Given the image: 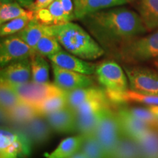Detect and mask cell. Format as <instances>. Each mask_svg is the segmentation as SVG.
Returning <instances> with one entry per match:
<instances>
[{
    "mask_svg": "<svg viewBox=\"0 0 158 158\" xmlns=\"http://www.w3.org/2000/svg\"><path fill=\"white\" fill-rule=\"evenodd\" d=\"M5 118L15 124H21L39 115L34 106L21 102L6 113H2Z\"/></svg>",
    "mask_w": 158,
    "mask_h": 158,
    "instance_id": "23",
    "label": "cell"
},
{
    "mask_svg": "<svg viewBox=\"0 0 158 158\" xmlns=\"http://www.w3.org/2000/svg\"><path fill=\"white\" fill-rule=\"evenodd\" d=\"M51 62L54 63L60 68L72 70L79 73L91 76L95 73L96 64L86 62L84 59L74 56L67 51L62 50L54 55L48 56Z\"/></svg>",
    "mask_w": 158,
    "mask_h": 158,
    "instance_id": "12",
    "label": "cell"
},
{
    "mask_svg": "<svg viewBox=\"0 0 158 158\" xmlns=\"http://www.w3.org/2000/svg\"><path fill=\"white\" fill-rule=\"evenodd\" d=\"M138 11L148 31L158 29V0H141Z\"/></svg>",
    "mask_w": 158,
    "mask_h": 158,
    "instance_id": "21",
    "label": "cell"
},
{
    "mask_svg": "<svg viewBox=\"0 0 158 158\" xmlns=\"http://www.w3.org/2000/svg\"><path fill=\"white\" fill-rule=\"evenodd\" d=\"M136 141L140 158H158V128H150Z\"/></svg>",
    "mask_w": 158,
    "mask_h": 158,
    "instance_id": "20",
    "label": "cell"
},
{
    "mask_svg": "<svg viewBox=\"0 0 158 158\" xmlns=\"http://www.w3.org/2000/svg\"><path fill=\"white\" fill-rule=\"evenodd\" d=\"M19 125L21 127L19 130L30 139L31 143L37 144L48 141L53 130L45 116L41 115L35 116L29 121Z\"/></svg>",
    "mask_w": 158,
    "mask_h": 158,
    "instance_id": "16",
    "label": "cell"
},
{
    "mask_svg": "<svg viewBox=\"0 0 158 158\" xmlns=\"http://www.w3.org/2000/svg\"><path fill=\"white\" fill-rule=\"evenodd\" d=\"M0 81L10 85L27 83L31 78L30 58L12 62L2 68Z\"/></svg>",
    "mask_w": 158,
    "mask_h": 158,
    "instance_id": "11",
    "label": "cell"
},
{
    "mask_svg": "<svg viewBox=\"0 0 158 158\" xmlns=\"http://www.w3.org/2000/svg\"><path fill=\"white\" fill-rule=\"evenodd\" d=\"M63 11L69 22L76 19L74 13V4L73 0H60Z\"/></svg>",
    "mask_w": 158,
    "mask_h": 158,
    "instance_id": "36",
    "label": "cell"
},
{
    "mask_svg": "<svg viewBox=\"0 0 158 158\" xmlns=\"http://www.w3.org/2000/svg\"><path fill=\"white\" fill-rule=\"evenodd\" d=\"M49 125L58 133H73L77 132V116L74 110L68 106L62 109L45 116Z\"/></svg>",
    "mask_w": 158,
    "mask_h": 158,
    "instance_id": "13",
    "label": "cell"
},
{
    "mask_svg": "<svg viewBox=\"0 0 158 158\" xmlns=\"http://www.w3.org/2000/svg\"><path fill=\"white\" fill-rule=\"evenodd\" d=\"M122 135L138 141L150 128H152L131 115L127 108H119L116 112Z\"/></svg>",
    "mask_w": 158,
    "mask_h": 158,
    "instance_id": "14",
    "label": "cell"
},
{
    "mask_svg": "<svg viewBox=\"0 0 158 158\" xmlns=\"http://www.w3.org/2000/svg\"><path fill=\"white\" fill-rule=\"evenodd\" d=\"M47 31L56 37L68 52L84 60H94L106 53L90 33L77 23L47 26Z\"/></svg>",
    "mask_w": 158,
    "mask_h": 158,
    "instance_id": "2",
    "label": "cell"
},
{
    "mask_svg": "<svg viewBox=\"0 0 158 158\" xmlns=\"http://www.w3.org/2000/svg\"><path fill=\"white\" fill-rule=\"evenodd\" d=\"M47 7L50 10L53 19H54V25L53 26L64 24V23L69 22L65 16L64 11H63L60 0H54Z\"/></svg>",
    "mask_w": 158,
    "mask_h": 158,
    "instance_id": "34",
    "label": "cell"
},
{
    "mask_svg": "<svg viewBox=\"0 0 158 158\" xmlns=\"http://www.w3.org/2000/svg\"><path fill=\"white\" fill-rule=\"evenodd\" d=\"M153 64H154V66L155 67V68L157 69V72H158V57H157V58L154 59V60H153Z\"/></svg>",
    "mask_w": 158,
    "mask_h": 158,
    "instance_id": "41",
    "label": "cell"
},
{
    "mask_svg": "<svg viewBox=\"0 0 158 158\" xmlns=\"http://www.w3.org/2000/svg\"><path fill=\"white\" fill-rule=\"evenodd\" d=\"M149 109L151 110L152 113L155 116V117L157 118L158 121V106H149Z\"/></svg>",
    "mask_w": 158,
    "mask_h": 158,
    "instance_id": "39",
    "label": "cell"
},
{
    "mask_svg": "<svg viewBox=\"0 0 158 158\" xmlns=\"http://www.w3.org/2000/svg\"><path fill=\"white\" fill-rule=\"evenodd\" d=\"M95 74L99 83L106 91L124 92L128 90L127 75L115 61L106 60L96 64Z\"/></svg>",
    "mask_w": 158,
    "mask_h": 158,
    "instance_id": "6",
    "label": "cell"
},
{
    "mask_svg": "<svg viewBox=\"0 0 158 158\" xmlns=\"http://www.w3.org/2000/svg\"><path fill=\"white\" fill-rule=\"evenodd\" d=\"M128 112L138 119L145 122L150 127L158 128V121L149 108H127Z\"/></svg>",
    "mask_w": 158,
    "mask_h": 158,
    "instance_id": "33",
    "label": "cell"
},
{
    "mask_svg": "<svg viewBox=\"0 0 158 158\" xmlns=\"http://www.w3.org/2000/svg\"><path fill=\"white\" fill-rule=\"evenodd\" d=\"M106 95L110 101L115 103L133 102L145 104L147 106H158V95L143 94L133 90H127L124 92H113L106 91Z\"/></svg>",
    "mask_w": 158,
    "mask_h": 158,
    "instance_id": "18",
    "label": "cell"
},
{
    "mask_svg": "<svg viewBox=\"0 0 158 158\" xmlns=\"http://www.w3.org/2000/svg\"><path fill=\"white\" fill-rule=\"evenodd\" d=\"M66 98L68 106L73 110L89 100L94 99H108L106 91L93 86L66 92Z\"/></svg>",
    "mask_w": 158,
    "mask_h": 158,
    "instance_id": "17",
    "label": "cell"
},
{
    "mask_svg": "<svg viewBox=\"0 0 158 158\" xmlns=\"http://www.w3.org/2000/svg\"><path fill=\"white\" fill-rule=\"evenodd\" d=\"M113 158H140L137 141L122 135L116 146Z\"/></svg>",
    "mask_w": 158,
    "mask_h": 158,
    "instance_id": "27",
    "label": "cell"
},
{
    "mask_svg": "<svg viewBox=\"0 0 158 158\" xmlns=\"http://www.w3.org/2000/svg\"><path fill=\"white\" fill-rule=\"evenodd\" d=\"M76 19L81 20L91 13L102 10L123 6L134 0H73Z\"/></svg>",
    "mask_w": 158,
    "mask_h": 158,
    "instance_id": "15",
    "label": "cell"
},
{
    "mask_svg": "<svg viewBox=\"0 0 158 158\" xmlns=\"http://www.w3.org/2000/svg\"><path fill=\"white\" fill-rule=\"evenodd\" d=\"M34 19L35 13L33 11H30L29 14L2 23L0 27V35L2 37H4L8 35L17 34Z\"/></svg>",
    "mask_w": 158,
    "mask_h": 158,
    "instance_id": "29",
    "label": "cell"
},
{
    "mask_svg": "<svg viewBox=\"0 0 158 158\" xmlns=\"http://www.w3.org/2000/svg\"><path fill=\"white\" fill-rule=\"evenodd\" d=\"M54 0H48V2H47V5H46V7H48V6L50 5V4L52 2H54Z\"/></svg>",
    "mask_w": 158,
    "mask_h": 158,
    "instance_id": "43",
    "label": "cell"
},
{
    "mask_svg": "<svg viewBox=\"0 0 158 158\" xmlns=\"http://www.w3.org/2000/svg\"><path fill=\"white\" fill-rule=\"evenodd\" d=\"M130 89L143 94L158 95V72L138 65L124 66Z\"/></svg>",
    "mask_w": 158,
    "mask_h": 158,
    "instance_id": "7",
    "label": "cell"
},
{
    "mask_svg": "<svg viewBox=\"0 0 158 158\" xmlns=\"http://www.w3.org/2000/svg\"><path fill=\"white\" fill-rule=\"evenodd\" d=\"M34 51L16 34L4 37L0 43V65L3 68L9 63L30 58Z\"/></svg>",
    "mask_w": 158,
    "mask_h": 158,
    "instance_id": "9",
    "label": "cell"
},
{
    "mask_svg": "<svg viewBox=\"0 0 158 158\" xmlns=\"http://www.w3.org/2000/svg\"><path fill=\"white\" fill-rule=\"evenodd\" d=\"M16 92L9 84L1 81L0 84V106L2 113H6L21 102Z\"/></svg>",
    "mask_w": 158,
    "mask_h": 158,
    "instance_id": "30",
    "label": "cell"
},
{
    "mask_svg": "<svg viewBox=\"0 0 158 158\" xmlns=\"http://www.w3.org/2000/svg\"><path fill=\"white\" fill-rule=\"evenodd\" d=\"M35 13V19L45 26L54 25V19L48 7L40 9Z\"/></svg>",
    "mask_w": 158,
    "mask_h": 158,
    "instance_id": "35",
    "label": "cell"
},
{
    "mask_svg": "<svg viewBox=\"0 0 158 158\" xmlns=\"http://www.w3.org/2000/svg\"><path fill=\"white\" fill-rule=\"evenodd\" d=\"M31 80L38 84L48 82L49 64L42 55L34 53L30 57Z\"/></svg>",
    "mask_w": 158,
    "mask_h": 158,
    "instance_id": "25",
    "label": "cell"
},
{
    "mask_svg": "<svg viewBox=\"0 0 158 158\" xmlns=\"http://www.w3.org/2000/svg\"><path fill=\"white\" fill-rule=\"evenodd\" d=\"M68 158H88V157H86V156L80 150V151L78 152H76L75 155L71 156V157Z\"/></svg>",
    "mask_w": 158,
    "mask_h": 158,
    "instance_id": "40",
    "label": "cell"
},
{
    "mask_svg": "<svg viewBox=\"0 0 158 158\" xmlns=\"http://www.w3.org/2000/svg\"><path fill=\"white\" fill-rule=\"evenodd\" d=\"M79 21L105 51L114 55L124 43L148 31L139 14L121 6L91 13Z\"/></svg>",
    "mask_w": 158,
    "mask_h": 158,
    "instance_id": "1",
    "label": "cell"
},
{
    "mask_svg": "<svg viewBox=\"0 0 158 158\" xmlns=\"http://www.w3.org/2000/svg\"><path fill=\"white\" fill-rule=\"evenodd\" d=\"M68 106V100L65 92L64 94H57L46 98L34 107L39 115L45 116L53 112L62 109Z\"/></svg>",
    "mask_w": 158,
    "mask_h": 158,
    "instance_id": "26",
    "label": "cell"
},
{
    "mask_svg": "<svg viewBox=\"0 0 158 158\" xmlns=\"http://www.w3.org/2000/svg\"><path fill=\"white\" fill-rule=\"evenodd\" d=\"M15 0H0V2L1 4L2 3H9V2H14Z\"/></svg>",
    "mask_w": 158,
    "mask_h": 158,
    "instance_id": "42",
    "label": "cell"
},
{
    "mask_svg": "<svg viewBox=\"0 0 158 158\" xmlns=\"http://www.w3.org/2000/svg\"><path fill=\"white\" fill-rule=\"evenodd\" d=\"M10 86L16 92L21 102L28 103L32 106H36L51 96L64 94L66 92L57 86L54 83L51 84L48 82L38 84L31 80L22 84Z\"/></svg>",
    "mask_w": 158,
    "mask_h": 158,
    "instance_id": "8",
    "label": "cell"
},
{
    "mask_svg": "<svg viewBox=\"0 0 158 158\" xmlns=\"http://www.w3.org/2000/svg\"><path fill=\"white\" fill-rule=\"evenodd\" d=\"M115 56L127 64H135L158 57V29L145 36L130 40L116 51Z\"/></svg>",
    "mask_w": 158,
    "mask_h": 158,
    "instance_id": "3",
    "label": "cell"
},
{
    "mask_svg": "<svg viewBox=\"0 0 158 158\" xmlns=\"http://www.w3.org/2000/svg\"><path fill=\"white\" fill-rule=\"evenodd\" d=\"M84 136L81 134L63 139L51 153H45L46 158H68L81 150Z\"/></svg>",
    "mask_w": 158,
    "mask_h": 158,
    "instance_id": "19",
    "label": "cell"
},
{
    "mask_svg": "<svg viewBox=\"0 0 158 158\" xmlns=\"http://www.w3.org/2000/svg\"><path fill=\"white\" fill-rule=\"evenodd\" d=\"M62 50V45L57 40L56 37L47 31L46 34L43 35L37 43L35 48V52L48 58V56L56 54Z\"/></svg>",
    "mask_w": 158,
    "mask_h": 158,
    "instance_id": "28",
    "label": "cell"
},
{
    "mask_svg": "<svg viewBox=\"0 0 158 158\" xmlns=\"http://www.w3.org/2000/svg\"><path fill=\"white\" fill-rule=\"evenodd\" d=\"M15 1L17 2L22 7H25L27 10L29 8V7L34 2V0H15Z\"/></svg>",
    "mask_w": 158,
    "mask_h": 158,
    "instance_id": "38",
    "label": "cell"
},
{
    "mask_svg": "<svg viewBox=\"0 0 158 158\" xmlns=\"http://www.w3.org/2000/svg\"><path fill=\"white\" fill-rule=\"evenodd\" d=\"M81 151L88 158H106L101 146L99 143L94 134L84 135Z\"/></svg>",
    "mask_w": 158,
    "mask_h": 158,
    "instance_id": "32",
    "label": "cell"
},
{
    "mask_svg": "<svg viewBox=\"0 0 158 158\" xmlns=\"http://www.w3.org/2000/svg\"><path fill=\"white\" fill-rule=\"evenodd\" d=\"M46 33L47 26L39 23L34 19L16 35L20 38L22 39L35 52V48L37 43Z\"/></svg>",
    "mask_w": 158,
    "mask_h": 158,
    "instance_id": "22",
    "label": "cell"
},
{
    "mask_svg": "<svg viewBox=\"0 0 158 158\" xmlns=\"http://www.w3.org/2000/svg\"><path fill=\"white\" fill-rule=\"evenodd\" d=\"M47 2H48V0H35L34 2L29 7L28 10L35 12L40 9L45 8V7H46Z\"/></svg>",
    "mask_w": 158,
    "mask_h": 158,
    "instance_id": "37",
    "label": "cell"
},
{
    "mask_svg": "<svg viewBox=\"0 0 158 158\" xmlns=\"http://www.w3.org/2000/svg\"><path fill=\"white\" fill-rule=\"evenodd\" d=\"M77 116V133L83 135L94 134L106 108Z\"/></svg>",
    "mask_w": 158,
    "mask_h": 158,
    "instance_id": "24",
    "label": "cell"
},
{
    "mask_svg": "<svg viewBox=\"0 0 158 158\" xmlns=\"http://www.w3.org/2000/svg\"><path fill=\"white\" fill-rule=\"evenodd\" d=\"M51 65L54 74V84L65 92L89 87L94 85L93 80L89 75L66 70L53 62H51Z\"/></svg>",
    "mask_w": 158,
    "mask_h": 158,
    "instance_id": "10",
    "label": "cell"
},
{
    "mask_svg": "<svg viewBox=\"0 0 158 158\" xmlns=\"http://www.w3.org/2000/svg\"><path fill=\"white\" fill-rule=\"evenodd\" d=\"M31 10L23 8L17 2L2 3L0 5V23L2 24L16 18L29 14Z\"/></svg>",
    "mask_w": 158,
    "mask_h": 158,
    "instance_id": "31",
    "label": "cell"
},
{
    "mask_svg": "<svg viewBox=\"0 0 158 158\" xmlns=\"http://www.w3.org/2000/svg\"><path fill=\"white\" fill-rule=\"evenodd\" d=\"M31 141L21 130L2 126L0 158H26L31 154Z\"/></svg>",
    "mask_w": 158,
    "mask_h": 158,
    "instance_id": "5",
    "label": "cell"
},
{
    "mask_svg": "<svg viewBox=\"0 0 158 158\" xmlns=\"http://www.w3.org/2000/svg\"><path fill=\"white\" fill-rule=\"evenodd\" d=\"M94 135L101 146L106 158H113L122 133L116 112L110 106L105 109Z\"/></svg>",
    "mask_w": 158,
    "mask_h": 158,
    "instance_id": "4",
    "label": "cell"
}]
</instances>
